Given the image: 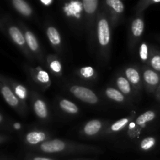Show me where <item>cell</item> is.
<instances>
[{
  "label": "cell",
  "instance_id": "cell-1",
  "mask_svg": "<svg viewBox=\"0 0 160 160\" xmlns=\"http://www.w3.org/2000/svg\"><path fill=\"white\" fill-rule=\"evenodd\" d=\"M31 152L53 156V155H77V154H100L102 149L92 145L78 142L66 141L59 138H51L39 146L30 149Z\"/></svg>",
  "mask_w": 160,
  "mask_h": 160
},
{
  "label": "cell",
  "instance_id": "cell-2",
  "mask_svg": "<svg viewBox=\"0 0 160 160\" xmlns=\"http://www.w3.org/2000/svg\"><path fill=\"white\" fill-rule=\"evenodd\" d=\"M111 27L108 12L100 2L97 18L95 34V47L97 57L103 65L108 63L111 57Z\"/></svg>",
  "mask_w": 160,
  "mask_h": 160
},
{
  "label": "cell",
  "instance_id": "cell-3",
  "mask_svg": "<svg viewBox=\"0 0 160 160\" xmlns=\"http://www.w3.org/2000/svg\"><path fill=\"white\" fill-rule=\"evenodd\" d=\"M83 7V17L86 27V32L89 36L90 45L95 47L96 23L100 6V2L98 0H83L81 1Z\"/></svg>",
  "mask_w": 160,
  "mask_h": 160
},
{
  "label": "cell",
  "instance_id": "cell-4",
  "mask_svg": "<svg viewBox=\"0 0 160 160\" xmlns=\"http://www.w3.org/2000/svg\"><path fill=\"white\" fill-rule=\"evenodd\" d=\"M158 117V111L151 109L136 116L130 123L126 129V135L129 139L133 141L139 138L144 130L151 126Z\"/></svg>",
  "mask_w": 160,
  "mask_h": 160
},
{
  "label": "cell",
  "instance_id": "cell-5",
  "mask_svg": "<svg viewBox=\"0 0 160 160\" xmlns=\"http://www.w3.org/2000/svg\"><path fill=\"white\" fill-rule=\"evenodd\" d=\"M144 32V13H135L130 18L128 24V48L131 52L139 44Z\"/></svg>",
  "mask_w": 160,
  "mask_h": 160
},
{
  "label": "cell",
  "instance_id": "cell-6",
  "mask_svg": "<svg viewBox=\"0 0 160 160\" xmlns=\"http://www.w3.org/2000/svg\"><path fill=\"white\" fill-rule=\"evenodd\" d=\"M65 88L72 96L86 104L95 106L100 103V99L97 94L86 86L71 83L66 85Z\"/></svg>",
  "mask_w": 160,
  "mask_h": 160
},
{
  "label": "cell",
  "instance_id": "cell-7",
  "mask_svg": "<svg viewBox=\"0 0 160 160\" xmlns=\"http://www.w3.org/2000/svg\"><path fill=\"white\" fill-rule=\"evenodd\" d=\"M20 28L24 34L27 47L34 59L42 65L45 66V55L35 34L21 22L20 23Z\"/></svg>",
  "mask_w": 160,
  "mask_h": 160
},
{
  "label": "cell",
  "instance_id": "cell-8",
  "mask_svg": "<svg viewBox=\"0 0 160 160\" xmlns=\"http://www.w3.org/2000/svg\"><path fill=\"white\" fill-rule=\"evenodd\" d=\"M110 124L109 121L101 119H93L86 122L79 130L82 137L88 139H95L103 137L105 130Z\"/></svg>",
  "mask_w": 160,
  "mask_h": 160
},
{
  "label": "cell",
  "instance_id": "cell-9",
  "mask_svg": "<svg viewBox=\"0 0 160 160\" xmlns=\"http://www.w3.org/2000/svg\"><path fill=\"white\" fill-rule=\"evenodd\" d=\"M25 70L32 82L38 86L41 91L44 92L51 86L52 81L50 73L43 67H33L27 64L25 66Z\"/></svg>",
  "mask_w": 160,
  "mask_h": 160
},
{
  "label": "cell",
  "instance_id": "cell-10",
  "mask_svg": "<svg viewBox=\"0 0 160 160\" xmlns=\"http://www.w3.org/2000/svg\"><path fill=\"white\" fill-rule=\"evenodd\" d=\"M29 98L31 109L35 117L42 123H48L51 119V115L45 99L35 91L33 90L30 92Z\"/></svg>",
  "mask_w": 160,
  "mask_h": 160
},
{
  "label": "cell",
  "instance_id": "cell-11",
  "mask_svg": "<svg viewBox=\"0 0 160 160\" xmlns=\"http://www.w3.org/2000/svg\"><path fill=\"white\" fill-rule=\"evenodd\" d=\"M101 3L108 12L111 27L118 26L122 21L125 9L123 2L121 0H104Z\"/></svg>",
  "mask_w": 160,
  "mask_h": 160
},
{
  "label": "cell",
  "instance_id": "cell-12",
  "mask_svg": "<svg viewBox=\"0 0 160 160\" xmlns=\"http://www.w3.org/2000/svg\"><path fill=\"white\" fill-rule=\"evenodd\" d=\"M7 32L11 40L20 48V50L24 55L25 57L30 62H34L35 59H34L33 56L30 52L29 50H28V47H27L24 37V34L20 27L17 26L15 24H9V26L7 28Z\"/></svg>",
  "mask_w": 160,
  "mask_h": 160
},
{
  "label": "cell",
  "instance_id": "cell-13",
  "mask_svg": "<svg viewBox=\"0 0 160 160\" xmlns=\"http://www.w3.org/2000/svg\"><path fill=\"white\" fill-rule=\"evenodd\" d=\"M141 70L144 89L147 93L155 94L160 84V73L146 65H143Z\"/></svg>",
  "mask_w": 160,
  "mask_h": 160
},
{
  "label": "cell",
  "instance_id": "cell-14",
  "mask_svg": "<svg viewBox=\"0 0 160 160\" xmlns=\"http://www.w3.org/2000/svg\"><path fill=\"white\" fill-rule=\"evenodd\" d=\"M51 134L42 129H32L27 131L24 135V142L29 149L39 146L41 144L51 139Z\"/></svg>",
  "mask_w": 160,
  "mask_h": 160
},
{
  "label": "cell",
  "instance_id": "cell-15",
  "mask_svg": "<svg viewBox=\"0 0 160 160\" xmlns=\"http://www.w3.org/2000/svg\"><path fill=\"white\" fill-rule=\"evenodd\" d=\"M121 72L128 80L130 84L133 86V89L136 91V93L140 95L144 87L141 67L136 65H130L124 67V69Z\"/></svg>",
  "mask_w": 160,
  "mask_h": 160
},
{
  "label": "cell",
  "instance_id": "cell-16",
  "mask_svg": "<svg viewBox=\"0 0 160 160\" xmlns=\"http://www.w3.org/2000/svg\"><path fill=\"white\" fill-rule=\"evenodd\" d=\"M45 33L50 45L53 48L56 54L58 56L62 54L64 49L63 39L56 27L50 22H47L45 25Z\"/></svg>",
  "mask_w": 160,
  "mask_h": 160
},
{
  "label": "cell",
  "instance_id": "cell-17",
  "mask_svg": "<svg viewBox=\"0 0 160 160\" xmlns=\"http://www.w3.org/2000/svg\"><path fill=\"white\" fill-rule=\"evenodd\" d=\"M136 117V112L135 110H133L129 115L126 117H124L120 118L119 120L110 123L107 129L105 130L104 133L103 134V137L107 136H112L119 134L123 131H126L127 128L133 120V119Z\"/></svg>",
  "mask_w": 160,
  "mask_h": 160
},
{
  "label": "cell",
  "instance_id": "cell-18",
  "mask_svg": "<svg viewBox=\"0 0 160 160\" xmlns=\"http://www.w3.org/2000/svg\"><path fill=\"white\" fill-rule=\"evenodd\" d=\"M114 83L115 87L131 102L133 101V100H136L139 96V95L133 89V86L130 84L128 80L122 74V72H119L115 75Z\"/></svg>",
  "mask_w": 160,
  "mask_h": 160
},
{
  "label": "cell",
  "instance_id": "cell-19",
  "mask_svg": "<svg viewBox=\"0 0 160 160\" xmlns=\"http://www.w3.org/2000/svg\"><path fill=\"white\" fill-rule=\"evenodd\" d=\"M102 94L107 99L115 104L122 105V106H129L131 104V101L127 98L123 94L121 93L115 86H107L104 88Z\"/></svg>",
  "mask_w": 160,
  "mask_h": 160
},
{
  "label": "cell",
  "instance_id": "cell-20",
  "mask_svg": "<svg viewBox=\"0 0 160 160\" xmlns=\"http://www.w3.org/2000/svg\"><path fill=\"white\" fill-rule=\"evenodd\" d=\"M45 67L51 74L56 78H61L63 75V64L61 58L56 53L45 56Z\"/></svg>",
  "mask_w": 160,
  "mask_h": 160
},
{
  "label": "cell",
  "instance_id": "cell-21",
  "mask_svg": "<svg viewBox=\"0 0 160 160\" xmlns=\"http://www.w3.org/2000/svg\"><path fill=\"white\" fill-rule=\"evenodd\" d=\"M56 106L61 112L67 116L75 117L80 112L79 108L74 102L63 97H58L56 98Z\"/></svg>",
  "mask_w": 160,
  "mask_h": 160
},
{
  "label": "cell",
  "instance_id": "cell-22",
  "mask_svg": "<svg viewBox=\"0 0 160 160\" xmlns=\"http://www.w3.org/2000/svg\"><path fill=\"white\" fill-rule=\"evenodd\" d=\"M75 74L82 81L89 83L94 82L97 78V71L93 67H90V66L79 67L75 70Z\"/></svg>",
  "mask_w": 160,
  "mask_h": 160
},
{
  "label": "cell",
  "instance_id": "cell-23",
  "mask_svg": "<svg viewBox=\"0 0 160 160\" xmlns=\"http://www.w3.org/2000/svg\"><path fill=\"white\" fill-rule=\"evenodd\" d=\"M11 88L17 98L19 99V101L20 102V103L23 105L24 107L28 109V103H27L28 98H30V93L28 92V89L24 84L18 82H13V87Z\"/></svg>",
  "mask_w": 160,
  "mask_h": 160
},
{
  "label": "cell",
  "instance_id": "cell-24",
  "mask_svg": "<svg viewBox=\"0 0 160 160\" xmlns=\"http://www.w3.org/2000/svg\"><path fill=\"white\" fill-rule=\"evenodd\" d=\"M13 7L16 11L23 17L30 18L34 14V10L31 5L24 0H13L11 2Z\"/></svg>",
  "mask_w": 160,
  "mask_h": 160
},
{
  "label": "cell",
  "instance_id": "cell-25",
  "mask_svg": "<svg viewBox=\"0 0 160 160\" xmlns=\"http://www.w3.org/2000/svg\"><path fill=\"white\" fill-rule=\"evenodd\" d=\"M157 143H158V140L156 137L146 136L140 139L136 147H137V149L142 152H149L155 149Z\"/></svg>",
  "mask_w": 160,
  "mask_h": 160
},
{
  "label": "cell",
  "instance_id": "cell-26",
  "mask_svg": "<svg viewBox=\"0 0 160 160\" xmlns=\"http://www.w3.org/2000/svg\"><path fill=\"white\" fill-rule=\"evenodd\" d=\"M151 50H152V47L145 42H141L139 44L138 46V57L141 62L144 63V65H147L148 62L149 57H150Z\"/></svg>",
  "mask_w": 160,
  "mask_h": 160
},
{
  "label": "cell",
  "instance_id": "cell-27",
  "mask_svg": "<svg viewBox=\"0 0 160 160\" xmlns=\"http://www.w3.org/2000/svg\"><path fill=\"white\" fill-rule=\"evenodd\" d=\"M150 68L160 73V50L152 47L147 65Z\"/></svg>",
  "mask_w": 160,
  "mask_h": 160
},
{
  "label": "cell",
  "instance_id": "cell-28",
  "mask_svg": "<svg viewBox=\"0 0 160 160\" xmlns=\"http://www.w3.org/2000/svg\"><path fill=\"white\" fill-rule=\"evenodd\" d=\"M160 0H141L134 8L135 13H144L146 9L153 5L159 4Z\"/></svg>",
  "mask_w": 160,
  "mask_h": 160
},
{
  "label": "cell",
  "instance_id": "cell-29",
  "mask_svg": "<svg viewBox=\"0 0 160 160\" xmlns=\"http://www.w3.org/2000/svg\"><path fill=\"white\" fill-rule=\"evenodd\" d=\"M24 160H57L55 158L51 157L50 156L43 154H39V153L35 152H30L27 153L26 156H25Z\"/></svg>",
  "mask_w": 160,
  "mask_h": 160
},
{
  "label": "cell",
  "instance_id": "cell-30",
  "mask_svg": "<svg viewBox=\"0 0 160 160\" xmlns=\"http://www.w3.org/2000/svg\"><path fill=\"white\" fill-rule=\"evenodd\" d=\"M39 2H40L43 6L49 7V6H50L52 4H53V0H40Z\"/></svg>",
  "mask_w": 160,
  "mask_h": 160
},
{
  "label": "cell",
  "instance_id": "cell-31",
  "mask_svg": "<svg viewBox=\"0 0 160 160\" xmlns=\"http://www.w3.org/2000/svg\"><path fill=\"white\" fill-rule=\"evenodd\" d=\"M155 98H156V99L158 100V102H160V84L158 85V88H157L156 92H155Z\"/></svg>",
  "mask_w": 160,
  "mask_h": 160
},
{
  "label": "cell",
  "instance_id": "cell-32",
  "mask_svg": "<svg viewBox=\"0 0 160 160\" xmlns=\"http://www.w3.org/2000/svg\"><path fill=\"white\" fill-rule=\"evenodd\" d=\"M13 128H15L16 130H20V128H21V125H20V123H15L13 124Z\"/></svg>",
  "mask_w": 160,
  "mask_h": 160
},
{
  "label": "cell",
  "instance_id": "cell-33",
  "mask_svg": "<svg viewBox=\"0 0 160 160\" xmlns=\"http://www.w3.org/2000/svg\"><path fill=\"white\" fill-rule=\"evenodd\" d=\"M3 117H2V115H1V114H0V123H1V122L3 121Z\"/></svg>",
  "mask_w": 160,
  "mask_h": 160
},
{
  "label": "cell",
  "instance_id": "cell-34",
  "mask_svg": "<svg viewBox=\"0 0 160 160\" xmlns=\"http://www.w3.org/2000/svg\"><path fill=\"white\" fill-rule=\"evenodd\" d=\"M73 160H92V159H73Z\"/></svg>",
  "mask_w": 160,
  "mask_h": 160
},
{
  "label": "cell",
  "instance_id": "cell-35",
  "mask_svg": "<svg viewBox=\"0 0 160 160\" xmlns=\"http://www.w3.org/2000/svg\"><path fill=\"white\" fill-rule=\"evenodd\" d=\"M158 40L160 41V37H158Z\"/></svg>",
  "mask_w": 160,
  "mask_h": 160
}]
</instances>
